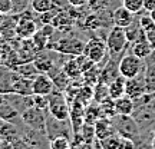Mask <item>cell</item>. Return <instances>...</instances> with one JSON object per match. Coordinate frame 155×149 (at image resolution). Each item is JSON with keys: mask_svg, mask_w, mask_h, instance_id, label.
<instances>
[{"mask_svg": "<svg viewBox=\"0 0 155 149\" xmlns=\"http://www.w3.org/2000/svg\"><path fill=\"white\" fill-rule=\"evenodd\" d=\"M144 59H141L138 56H135L134 53H127V55L121 56V59L118 60V69H119V75L124 76L125 79H132L137 77L138 75L145 70Z\"/></svg>", "mask_w": 155, "mask_h": 149, "instance_id": "obj_1", "label": "cell"}, {"mask_svg": "<svg viewBox=\"0 0 155 149\" xmlns=\"http://www.w3.org/2000/svg\"><path fill=\"white\" fill-rule=\"evenodd\" d=\"M48 50H53L62 55H69V56H79L83 53L85 49V42L81 39L75 37V36H68V37H62L58 42H49L46 46Z\"/></svg>", "mask_w": 155, "mask_h": 149, "instance_id": "obj_2", "label": "cell"}, {"mask_svg": "<svg viewBox=\"0 0 155 149\" xmlns=\"http://www.w3.org/2000/svg\"><path fill=\"white\" fill-rule=\"evenodd\" d=\"M48 109L52 118H55L56 121L66 122L69 119V105L66 98L63 96V92L61 90H53L48 95Z\"/></svg>", "mask_w": 155, "mask_h": 149, "instance_id": "obj_3", "label": "cell"}, {"mask_svg": "<svg viewBox=\"0 0 155 149\" xmlns=\"http://www.w3.org/2000/svg\"><path fill=\"white\" fill-rule=\"evenodd\" d=\"M106 47H108V53L109 57H115L118 59L121 53L127 49L128 44V39H127V33H125V29L115 26L109 30V33L106 36Z\"/></svg>", "mask_w": 155, "mask_h": 149, "instance_id": "obj_4", "label": "cell"}, {"mask_svg": "<svg viewBox=\"0 0 155 149\" xmlns=\"http://www.w3.org/2000/svg\"><path fill=\"white\" fill-rule=\"evenodd\" d=\"M112 122H114L115 131L119 136L125 139H131L134 142H135V139L139 138L141 129H139L138 123L132 119V115H116L112 119Z\"/></svg>", "mask_w": 155, "mask_h": 149, "instance_id": "obj_5", "label": "cell"}, {"mask_svg": "<svg viewBox=\"0 0 155 149\" xmlns=\"http://www.w3.org/2000/svg\"><path fill=\"white\" fill-rule=\"evenodd\" d=\"M83 55L88 56L89 59L95 63L99 65L108 55V47H106V42H104L99 37H92L85 43V49H83Z\"/></svg>", "mask_w": 155, "mask_h": 149, "instance_id": "obj_6", "label": "cell"}, {"mask_svg": "<svg viewBox=\"0 0 155 149\" xmlns=\"http://www.w3.org/2000/svg\"><path fill=\"white\" fill-rule=\"evenodd\" d=\"M36 30H38L36 22L26 13H23L22 16L19 17L16 24H15V33L20 39H30Z\"/></svg>", "mask_w": 155, "mask_h": 149, "instance_id": "obj_7", "label": "cell"}, {"mask_svg": "<svg viewBox=\"0 0 155 149\" xmlns=\"http://www.w3.org/2000/svg\"><path fill=\"white\" fill-rule=\"evenodd\" d=\"M23 121L26 125L35 128L38 131H42V132H46V118L43 115V111L39 109V108H29L25 111L23 113Z\"/></svg>", "mask_w": 155, "mask_h": 149, "instance_id": "obj_8", "label": "cell"}, {"mask_svg": "<svg viewBox=\"0 0 155 149\" xmlns=\"http://www.w3.org/2000/svg\"><path fill=\"white\" fill-rule=\"evenodd\" d=\"M32 90L33 95H45L48 96L49 93H52L55 90L52 77L48 73H38L32 80Z\"/></svg>", "mask_w": 155, "mask_h": 149, "instance_id": "obj_9", "label": "cell"}, {"mask_svg": "<svg viewBox=\"0 0 155 149\" xmlns=\"http://www.w3.org/2000/svg\"><path fill=\"white\" fill-rule=\"evenodd\" d=\"M145 93V88H144V72L138 75L137 77L132 79H127L125 82V95L129 96L131 99H134L135 102Z\"/></svg>", "mask_w": 155, "mask_h": 149, "instance_id": "obj_10", "label": "cell"}, {"mask_svg": "<svg viewBox=\"0 0 155 149\" xmlns=\"http://www.w3.org/2000/svg\"><path fill=\"white\" fill-rule=\"evenodd\" d=\"M134 15L132 11H129L127 7L124 6H119L116 7L115 10L112 11V22L115 26H119V28H128L129 24L134 23Z\"/></svg>", "mask_w": 155, "mask_h": 149, "instance_id": "obj_11", "label": "cell"}, {"mask_svg": "<svg viewBox=\"0 0 155 149\" xmlns=\"http://www.w3.org/2000/svg\"><path fill=\"white\" fill-rule=\"evenodd\" d=\"M95 135H96V139H105L106 136L109 135H114L116 133L115 126H114V122L109 118H105V116H101L98 121L95 122Z\"/></svg>", "mask_w": 155, "mask_h": 149, "instance_id": "obj_12", "label": "cell"}, {"mask_svg": "<svg viewBox=\"0 0 155 149\" xmlns=\"http://www.w3.org/2000/svg\"><path fill=\"white\" fill-rule=\"evenodd\" d=\"M119 76V69H118V62L115 57H111L109 60L106 62V65L101 69L99 73V80L98 82L102 83H111L115 77Z\"/></svg>", "mask_w": 155, "mask_h": 149, "instance_id": "obj_13", "label": "cell"}, {"mask_svg": "<svg viewBox=\"0 0 155 149\" xmlns=\"http://www.w3.org/2000/svg\"><path fill=\"white\" fill-rule=\"evenodd\" d=\"M73 23H75V20H73V17L71 16L69 11L59 10L58 15L52 19L50 24H53V28L58 29V30H61V32H68V30L73 26Z\"/></svg>", "mask_w": 155, "mask_h": 149, "instance_id": "obj_14", "label": "cell"}, {"mask_svg": "<svg viewBox=\"0 0 155 149\" xmlns=\"http://www.w3.org/2000/svg\"><path fill=\"white\" fill-rule=\"evenodd\" d=\"M154 52V46L148 39H141V40H137L132 43V49H131V53H134L135 56H138L141 59H147L150 57Z\"/></svg>", "mask_w": 155, "mask_h": 149, "instance_id": "obj_15", "label": "cell"}, {"mask_svg": "<svg viewBox=\"0 0 155 149\" xmlns=\"http://www.w3.org/2000/svg\"><path fill=\"white\" fill-rule=\"evenodd\" d=\"M43 52L45 50H42V52H39L36 55V57L33 59V65L36 66L39 73H49L50 70L55 69V62H53L52 57H49Z\"/></svg>", "mask_w": 155, "mask_h": 149, "instance_id": "obj_16", "label": "cell"}, {"mask_svg": "<svg viewBox=\"0 0 155 149\" xmlns=\"http://www.w3.org/2000/svg\"><path fill=\"white\" fill-rule=\"evenodd\" d=\"M32 80H33V79L23 77L19 75V79H17L16 82H13L10 90L15 92V93H17V95H22V96L33 95V90H32Z\"/></svg>", "mask_w": 155, "mask_h": 149, "instance_id": "obj_17", "label": "cell"}, {"mask_svg": "<svg viewBox=\"0 0 155 149\" xmlns=\"http://www.w3.org/2000/svg\"><path fill=\"white\" fill-rule=\"evenodd\" d=\"M115 109L118 115H132L135 111V100L124 95L121 98L115 99Z\"/></svg>", "mask_w": 155, "mask_h": 149, "instance_id": "obj_18", "label": "cell"}, {"mask_svg": "<svg viewBox=\"0 0 155 149\" xmlns=\"http://www.w3.org/2000/svg\"><path fill=\"white\" fill-rule=\"evenodd\" d=\"M125 82H127V79L119 75L111 83H108V90H109V98L111 99L115 100L125 95Z\"/></svg>", "mask_w": 155, "mask_h": 149, "instance_id": "obj_19", "label": "cell"}, {"mask_svg": "<svg viewBox=\"0 0 155 149\" xmlns=\"http://www.w3.org/2000/svg\"><path fill=\"white\" fill-rule=\"evenodd\" d=\"M144 88H145V93H154L155 92V62L145 67Z\"/></svg>", "mask_w": 155, "mask_h": 149, "instance_id": "obj_20", "label": "cell"}, {"mask_svg": "<svg viewBox=\"0 0 155 149\" xmlns=\"http://www.w3.org/2000/svg\"><path fill=\"white\" fill-rule=\"evenodd\" d=\"M13 70L20 75L23 77H29V79H33L36 75H38V69L33 65V62H25V63H19L16 66L13 67Z\"/></svg>", "mask_w": 155, "mask_h": 149, "instance_id": "obj_21", "label": "cell"}, {"mask_svg": "<svg viewBox=\"0 0 155 149\" xmlns=\"http://www.w3.org/2000/svg\"><path fill=\"white\" fill-rule=\"evenodd\" d=\"M62 70L66 73V75L71 77L72 80H75V79H79V77L82 76V72H81L79 63H78V60H76V56H73L72 59H69V60H68L66 63L63 65Z\"/></svg>", "mask_w": 155, "mask_h": 149, "instance_id": "obj_22", "label": "cell"}, {"mask_svg": "<svg viewBox=\"0 0 155 149\" xmlns=\"http://www.w3.org/2000/svg\"><path fill=\"white\" fill-rule=\"evenodd\" d=\"M102 116L99 103L95 105H88V108H85V115H83V123H89V125H95V122Z\"/></svg>", "mask_w": 155, "mask_h": 149, "instance_id": "obj_23", "label": "cell"}, {"mask_svg": "<svg viewBox=\"0 0 155 149\" xmlns=\"http://www.w3.org/2000/svg\"><path fill=\"white\" fill-rule=\"evenodd\" d=\"M125 33H127V39H128V43L129 42H137V40H141V39H148L147 37V33L141 29L139 24L134 22L132 24H129L128 28H125Z\"/></svg>", "mask_w": 155, "mask_h": 149, "instance_id": "obj_24", "label": "cell"}, {"mask_svg": "<svg viewBox=\"0 0 155 149\" xmlns=\"http://www.w3.org/2000/svg\"><path fill=\"white\" fill-rule=\"evenodd\" d=\"M101 148L104 149H122L124 148V138L118 133L109 135L105 139H101Z\"/></svg>", "mask_w": 155, "mask_h": 149, "instance_id": "obj_25", "label": "cell"}, {"mask_svg": "<svg viewBox=\"0 0 155 149\" xmlns=\"http://www.w3.org/2000/svg\"><path fill=\"white\" fill-rule=\"evenodd\" d=\"M52 77V82H53V86H55L56 90H61V92H65L66 88L71 85V77L68 76L66 73L61 70V72H58L55 76H50Z\"/></svg>", "mask_w": 155, "mask_h": 149, "instance_id": "obj_26", "label": "cell"}, {"mask_svg": "<svg viewBox=\"0 0 155 149\" xmlns=\"http://www.w3.org/2000/svg\"><path fill=\"white\" fill-rule=\"evenodd\" d=\"M102 26H105V23L98 13L92 11L91 15L83 17V28L88 29V30H96L98 28H102Z\"/></svg>", "mask_w": 155, "mask_h": 149, "instance_id": "obj_27", "label": "cell"}, {"mask_svg": "<svg viewBox=\"0 0 155 149\" xmlns=\"http://www.w3.org/2000/svg\"><path fill=\"white\" fill-rule=\"evenodd\" d=\"M79 132H81V135H82L83 142H85V146H86V148H92V144H94V141L96 139V135H95V126H94V125L83 123Z\"/></svg>", "mask_w": 155, "mask_h": 149, "instance_id": "obj_28", "label": "cell"}, {"mask_svg": "<svg viewBox=\"0 0 155 149\" xmlns=\"http://www.w3.org/2000/svg\"><path fill=\"white\" fill-rule=\"evenodd\" d=\"M109 98V90H108V85L102 82H98L94 86V102L95 103H101L105 99Z\"/></svg>", "mask_w": 155, "mask_h": 149, "instance_id": "obj_29", "label": "cell"}, {"mask_svg": "<svg viewBox=\"0 0 155 149\" xmlns=\"http://www.w3.org/2000/svg\"><path fill=\"white\" fill-rule=\"evenodd\" d=\"M99 106H101L102 116H105V118L114 119V118L118 115V113H116V109H115V100L111 99V98H108V99H105L104 102H101Z\"/></svg>", "mask_w": 155, "mask_h": 149, "instance_id": "obj_30", "label": "cell"}, {"mask_svg": "<svg viewBox=\"0 0 155 149\" xmlns=\"http://www.w3.org/2000/svg\"><path fill=\"white\" fill-rule=\"evenodd\" d=\"M30 39H32V42H33L35 47H36V50H38V52L46 50V46H48V43H49V37H48V36H46V34H45L40 29H38V30L35 32V34Z\"/></svg>", "mask_w": 155, "mask_h": 149, "instance_id": "obj_31", "label": "cell"}, {"mask_svg": "<svg viewBox=\"0 0 155 149\" xmlns=\"http://www.w3.org/2000/svg\"><path fill=\"white\" fill-rule=\"evenodd\" d=\"M49 146L52 149H68L71 148V141L66 135H56L50 139Z\"/></svg>", "mask_w": 155, "mask_h": 149, "instance_id": "obj_32", "label": "cell"}, {"mask_svg": "<svg viewBox=\"0 0 155 149\" xmlns=\"http://www.w3.org/2000/svg\"><path fill=\"white\" fill-rule=\"evenodd\" d=\"M30 5H32V9H33L35 13L42 15V13L48 11L53 6V2L52 0H32Z\"/></svg>", "mask_w": 155, "mask_h": 149, "instance_id": "obj_33", "label": "cell"}, {"mask_svg": "<svg viewBox=\"0 0 155 149\" xmlns=\"http://www.w3.org/2000/svg\"><path fill=\"white\" fill-rule=\"evenodd\" d=\"M122 6L134 15H138L144 10V0H122Z\"/></svg>", "mask_w": 155, "mask_h": 149, "instance_id": "obj_34", "label": "cell"}, {"mask_svg": "<svg viewBox=\"0 0 155 149\" xmlns=\"http://www.w3.org/2000/svg\"><path fill=\"white\" fill-rule=\"evenodd\" d=\"M86 5H88L91 11L101 13V11H105L109 7V0H88Z\"/></svg>", "mask_w": 155, "mask_h": 149, "instance_id": "obj_35", "label": "cell"}, {"mask_svg": "<svg viewBox=\"0 0 155 149\" xmlns=\"http://www.w3.org/2000/svg\"><path fill=\"white\" fill-rule=\"evenodd\" d=\"M17 115L16 109H13L7 102H0V118H3L5 121H10L12 118H15Z\"/></svg>", "mask_w": 155, "mask_h": 149, "instance_id": "obj_36", "label": "cell"}, {"mask_svg": "<svg viewBox=\"0 0 155 149\" xmlns=\"http://www.w3.org/2000/svg\"><path fill=\"white\" fill-rule=\"evenodd\" d=\"M138 24L141 26V29L144 30L145 33H148V32H151L152 29L155 28V22L152 20V17L150 16V13L148 15H144V16L139 17V22Z\"/></svg>", "mask_w": 155, "mask_h": 149, "instance_id": "obj_37", "label": "cell"}, {"mask_svg": "<svg viewBox=\"0 0 155 149\" xmlns=\"http://www.w3.org/2000/svg\"><path fill=\"white\" fill-rule=\"evenodd\" d=\"M33 105L39 109H48V96L45 95H33Z\"/></svg>", "mask_w": 155, "mask_h": 149, "instance_id": "obj_38", "label": "cell"}, {"mask_svg": "<svg viewBox=\"0 0 155 149\" xmlns=\"http://www.w3.org/2000/svg\"><path fill=\"white\" fill-rule=\"evenodd\" d=\"M13 10V2L12 0H0V13L9 15Z\"/></svg>", "mask_w": 155, "mask_h": 149, "instance_id": "obj_39", "label": "cell"}, {"mask_svg": "<svg viewBox=\"0 0 155 149\" xmlns=\"http://www.w3.org/2000/svg\"><path fill=\"white\" fill-rule=\"evenodd\" d=\"M155 9V0H144V10L150 13Z\"/></svg>", "mask_w": 155, "mask_h": 149, "instance_id": "obj_40", "label": "cell"}, {"mask_svg": "<svg viewBox=\"0 0 155 149\" xmlns=\"http://www.w3.org/2000/svg\"><path fill=\"white\" fill-rule=\"evenodd\" d=\"M68 3L72 7H82L88 3V0H68Z\"/></svg>", "mask_w": 155, "mask_h": 149, "instance_id": "obj_41", "label": "cell"}, {"mask_svg": "<svg viewBox=\"0 0 155 149\" xmlns=\"http://www.w3.org/2000/svg\"><path fill=\"white\" fill-rule=\"evenodd\" d=\"M6 15H3V13H0V28H2V24L6 22Z\"/></svg>", "mask_w": 155, "mask_h": 149, "instance_id": "obj_42", "label": "cell"}, {"mask_svg": "<svg viewBox=\"0 0 155 149\" xmlns=\"http://www.w3.org/2000/svg\"><path fill=\"white\" fill-rule=\"evenodd\" d=\"M150 16L152 17V20L155 22V9H154V10H151V11H150Z\"/></svg>", "mask_w": 155, "mask_h": 149, "instance_id": "obj_43", "label": "cell"}, {"mask_svg": "<svg viewBox=\"0 0 155 149\" xmlns=\"http://www.w3.org/2000/svg\"><path fill=\"white\" fill-rule=\"evenodd\" d=\"M2 63H3V53H2V49H0V66H2Z\"/></svg>", "mask_w": 155, "mask_h": 149, "instance_id": "obj_44", "label": "cell"}, {"mask_svg": "<svg viewBox=\"0 0 155 149\" xmlns=\"http://www.w3.org/2000/svg\"><path fill=\"white\" fill-rule=\"evenodd\" d=\"M151 146H152V148H155V135H154V138H152V142H151Z\"/></svg>", "mask_w": 155, "mask_h": 149, "instance_id": "obj_45", "label": "cell"}, {"mask_svg": "<svg viewBox=\"0 0 155 149\" xmlns=\"http://www.w3.org/2000/svg\"><path fill=\"white\" fill-rule=\"evenodd\" d=\"M2 40H3V34H2V30H0V43H2Z\"/></svg>", "mask_w": 155, "mask_h": 149, "instance_id": "obj_46", "label": "cell"}, {"mask_svg": "<svg viewBox=\"0 0 155 149\" xmlns=\"http://www.w3.org/2000/svg\"><path fill=\"white\" fill-rule=\"evenodd\" d=\"M152 115H154V118H155V105H154V108H152Z\"/></svg>", "mask_w": 155, "mask_h": 149, "instance_id": "obj_47", "label": "cell"}, {"mask_svg": "<svg viewBox=\"0 0 155 149\" xmlns=\"http://www.w3.org/2000/svg\"><path fill=\"white\" fill-rule=\"evenodd\" d=\"M154 135H155V125H154Z\"/></svg>", "mask_w": 155, "mask_h": 149, "instance_id": "obj_48", "label": "cell"}]
</instances>
